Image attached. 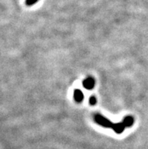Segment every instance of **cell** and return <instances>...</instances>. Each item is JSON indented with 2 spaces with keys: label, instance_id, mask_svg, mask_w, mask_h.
I'll use <instances>...</instances> for the list:
<instances>
[{
  "label": "cell",
  "instance_id": "5b68a950",
  "mask_svg": "<svg viewBox=\"0 0 148 149\" xmlns=\"http://www.w3.org/2000/svg\"><path fill=\"white\" fill-rule=\"evenodd\" d=\"M122 123H123L124 126L126 127H130L132 126V124H133L134 119L131 117H129H129H126L124 118Z\"/></svg>",
  "mask_w": 148,
  "mask_h": 149
},
{
  "label": "cell",
  "instance_id": "277c9868",
  "mask_svg": "<svg viewBox=\"0 0 148 149\" xmlns=\"http://www.w3.org/2000/svg\"><path fill=\"white\" fill-rule=\"evenodd\" d=\"M125 126L122 123H113V130L118 134L122 133V132L125 130Z\"/></svg>",
  "mask_w": 148,
  "mask_h": 149
},
{
  "label": "cell",
  "instance_id": "6da1fadb",
  "mask_svg": "<svg viewBox=\"0 0 148 149\" xmlns=\"http://www.w3.org/2000/svg\"><path fill=\"white\" fill-rule=\"evenodd\" d=\"M94 121L98 124L101 125L105 128H113V123L110 120H109L107 118L103 117L101 114H96L94 116Z\"/></svg>",
  "mask_w": 148,
  "mask_h": 149
},
{
  "label": "cell",
  "instance_id": "3957f363",
  "mask_svg": "<svg viewBox=\"0 0 148 149\" xmlns=\"http://www.w3.org/2000/svg\"><path fill=\"white\" fill-rule=\"evenodd\" d=\"M73 98L76 102H81L84 98V95L80 89H75L73 93Z\"/></svg>",
  "mask_w": 148,
  "mask_h": 149
},
{
  "label": "cell",
  "instance_id": "8992f818",
  "mask_svg": "<svg viewBox=\"0 0 148 149\" xmlns=\"http://www.w3.org/2000/svg\"><path fill=\"white\" fill-rule=\"evenodd\" d=\"M38 1H39V0H26V4L27 6H30L34 5L35 3H36Z\"/></svg>",
  "mask_w": 148,
  "mask_h": 149
},
{
  "label": "cell",
  "instance_id": "7a4b0ae2",
  "mask_svg": "<svg viewBox=\"0 0 148 149\" xmlns=\"http://www.w3.org/2000/svg\"><path fill=\"white\" fill-rule=\"evenodd\" d=\"M94 84H95V82L92 77L86 78L83 81V86H84L85 89H88V90L93 89L94 87Z\"/></svg>",
  "mask_w": 148,
  "mask_h": 149
},
{
  "label": "cell",
  "instance_id": "52a82bcc",
  "mask_svg": "<svg viewBox=\"0 0 148 149\" xmlns=\"http://www.w3.org/2000/svg\"><path fill=\"white\" fill-rule=\"evenodd\" d=\"M89 102H90V104L92 105H94L97 102V100H96V98L94 96V95H92L90 97V99H89Z\"/></svg>",
  "mask_w": 148,
  "mask_h": 149
}]
</instances>
